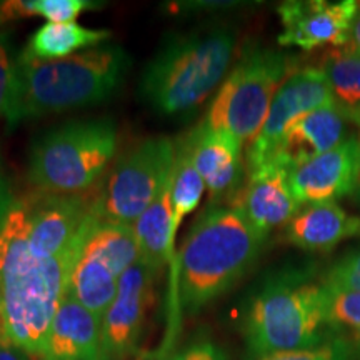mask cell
Returning a JSON list of instances; mask_svg holds the SVG:
<instances>
[{"instance_id":"1","label":"cell","mask_w":360,"mask_h":360,"mask_svg":"<svg viewBox=\"0 0 360 360\" xmlns=\"http://www.w3.org/2000/svg\"><path fill=\"white\" fill-rule=\"evenodd\" d=\"M80 245L56 259L34 257L24 199L13 202L0 232V314L8 342L25 354L42 355Z\"/></svg>"},{"instance_id":"2","label":"cell","mask_w":360,"mask_h":360,"mask_svg":"<svg viewBox=\"0 0 360 360\" xmlns=\"http://www.w3.org/2000/svg\"><path fill=\"white\" fill-rule=\"evenodd\" d=\"M130 67L120 45H96L58 60H37L22 52L15 60L6 119L11 127L27 119L92 105L120 87Z\"/></svg>"},{"instance_id":"3","label":"cell","mask_w":360,"mask_h":360,"mask_svg":"<svg viewBox=\"0 0 360 360\" xmlns=\"http://www.w3.org/2000/svg\"><path fill=\"white\" fill-rule=\"evenodd\" d=\"M265 238L237 207H212L192 225L177 262L172 292L179 307L197 312L240 281Z\"/></svg>"},{"instance_id":"4","label":"cell","mask_w":360,"mask_h":360,"mask_svg":"<svg viewBox=\"0 0 360 360\" xmlns=\"http://www.w3.org/2000/svg\"><path fill=\"white\" fill-rule=\"evenodd\" d=\"M250 355L310 349L337 334L327 319V290L307 269H289L265 281L244 322Z\"/></svg>"},{"instance_id":"5","label":"cell","mask_w":360,"mask_h":360,"mask_svg":"<svg viewBox=\"0 0 360 360\" xmlns=\"http://www.w3.org/2000/svg\"><path fill=\"white\" fill-rule=\"evenodd\" d=\"M236 34L219 29L172 35L148 62L141 96L162 115H186L222 82L231 65Z\"/></svg>"},{"instance_id":"6","label":"cell","mask_w":360,"mask_h":360,"mask_svg":"<svg viewBox=\"0 0 360 360\" xmlns=\"http://www.w3.org/2000/svg\"><path fill=\"white\" fill-rule=\"evenodd\" d=\"M117 148L110 120L69 122L35 142L29 159V180L45 193L80 195L97 182Z\"/></svg>"},{"instance_id":"7","label":"cell","mask_w":360,"mask_h":360,"mask_svg":"<svg viewBox=\"0 0 360 360\" xmlns=\"http://www.w3.org/2000/svg\"><path fill=\"white\" fill-rule=\"evenodd\" d=\"M289 57L282 52L265 47L245 49L202 122L236 135L242 143H252L267 119L274 96L289 75Z\"/></svg>"},{"instance_id":"8","label":"cell","mask_w":360,"mask_h":360,"mask_svg":"<svg viewBox=\"0 0 360 360\" xmlns=\"http://www.w3.org/2000/svg\"><path fill=\"white\" fill-rule=\"evenodd\" d=\"M177 146L169 137H152L127 152L112 170L92 204L101 220L134 225L157 200L174 172Z\"/></svg>"},{"instance_id":"9","label":"cell","mask_w":360,"mask_h":360,"mask_svg":"<svg viewBox=\"0 0 360 360\" xmlns=\"http://www.w3.org/2000/svg\"><path fill=\"white\" fill-rule=\"evenodd\" d=\"M330 102H334V97L321 67L289 72L274 96L262 129L247 148L249 170L269 164L283 134L304 115Z\"/></svg>"},{"instance_id":"10","label":"cell","mask_w":360,"mask_h":360,"mask_svg":"<svg viewBox=\"0 0 360 360\" xmlns=\"http://www.w3.org/2000/svg\"><path fill=\"white\" fill-rule=\"evenodd\" d=\"M24 204L30 254L42 260L77 249L96 219L92 204L80 195L42 192L25 197Z\"/></svg>"},{"instance_id":"11","label":"cell","mask_w":360,"mask_h":360,"mask_svg":"<svg viewBox=\"0 0 360 360\" xmlns=\"http://www.w3.org/2000/svg\"><path fill=\"white\" fill-rule=\"evenodd\" d=\"M359 4L354 0H292L277 8L282 32L277 42L282 47L304 51L335 45L344 47L350 40V29L357 15Z\"/></svg>"},{"instance_id":"12","label":"cell","mask_w":360,"mask_h":360,"mask_svg":"<svg viewBox=\"0 0 360 360\" xmlns=\"http://www.w3.org/2000/svg\"><path fill=\"white\" fill-rule=\"evenodd\" d=\"M157 274L142 259L119 278L114 302L102 317V342L107 360H125L137 347Z\"/></svg>"},{"instance_id":"13","label":"cell","mask_w":360,"mask_h":360,"mask_svg":"<svg viewBox=\"0 0 360 360\" xmlns=\"http://www.w3.org/2000/svg\"><path fill=\"white\" fill-rule=\"evenodd\" d=\"M360 146L350 137L340 146L289 172L292 193L300 205L335 204L357 188Z\"/></svg>"},{"instance_id":"14","label":"cell","mask_w":360,"mask_h":360,"mask_svg":"<svg viewBox=\"0 0 360 360\" xmlns=\"http://www.w3.org/2000/svg\"><path fill=\"white\" fill-rule=\"evenodd\" d=\"M350 127H357L352 117L335 102L327 103L304 115L283 134L270 162L290 172L354 137Z\"/></svg>"},{"instance_id":"15","label":"cell","mask_w":360,"mask_h":360,"mask_svg":"<svg viewBox=\"0 0 360 360\" xmlns=\"http://www.w3.org/2000/svg\"><path fill=\"white\" fill-rule=\"evenodd\" d=\"M233 207L242 210L255 231L267 237L272 229L289 222L302 205L292 193L289 172L269 162L249 170V179L237 193Z\"/></svg>"},{"instance_id":"16","label":"cell","mask_w":360,"mask_h":360,"mask_svg":"<svg viewBox=\"0 0 360 360\" xmlns=\"http://www.w3.org/2000/svg\"><path fill=\"white\" fill-rule=\"evenodd\" d=\"M182 142L212 199H222L237 191L244 170V143L236 135L200 122Z\"/></svg>"},{"instance_id":"17","label":"cell","mask_w":360,"mask_h":360,"mask_svg":"<svg viewBox=\"0 0 360 360\" xmlns=\"http://www.w3.org/2000/svg\"><path fill=\"white\" fill-rule=\"evenodd\" d=\"M39 359L107 360L102 342V321L65 292Z\"/></svg>"},{"instance_id":"18","label":"cell","mask_w":360,"mask_h":360,"mask_svg":"<svg viewBox=\"0 0 360 360\" xmlns=\"http://www.w3.org/2000/svg\"><path fill=\"white\" fill-rule=\"evenodd\" d=\"M360 236V219L337 204H317L300 209L283 225V238L304 250H330Z\"/></svg>"},{"instance_id":"19","label":"cell","mask_w":360,"mask_h":360,"mask_svg":"<svg viewBox=\"0 0 360 360\" xmlns=\"http://www.w3.org/2000/svg\"><path fill=\"white\" fill-rule=\"evenodd\" d=\"M137 237L141 259L155 274L165 264H174V240L179 229L174 224L172 177L157 200L132 225Z\"/></svg>"},{"instance_id":"20","label":"cell","mask_w":360,"mask_h":360,"mask_svg":"<svg viewBox=\"0 0 360 360\" xmlns=\"http://www.w3.org/2000/svg\"><path fill=\"white\" fill-rule=\"evenodd\" d=\"M117 289H119V278L101 259L85 252L80 245L77 259L72 265L67 292L82 307L102 321L110 304L114 302Z\"/></svg>"},{"instance_id":"21","label":"cell","mask_w":360,"mask_h":360,"mask_svg":"<svg viewBox=\"0 0 360 360\" xmlns=\"http://www.w3.org/2000/svg\"><path fill=\"white\" fill-rule=\"evenodd\" d=\"M82 249L101 259L117 278L141 260L132 225L105 222L97 215L85 233Z\"/></svg>"},{"instance_id":"22","label":"cell","mask_w":360,"mask_h":360,"mask_svg":"<svg viewBox=\"0 0 360 360\" xmlns=\"http://www.w3.org/2000/svg\"><path fill=\"white\" fill-rule=\"evenodd\" d=\"M110 37L109 30H96L82 27L77 22L45 24L35 30L24 53L37 60H58L74 56L79 51L96 47Z\"/></svg>"},{"instance_id":"23","label":"cell","mask_w":360,"mask_h":360,"mask_svg":"<svg viewBox=\"0 0 360 360\" xmlns=\"http://www.w3.org/2000/svg\"><path fill=\"white\" fill-rule=\"evenodd\" d=\"M321 70L334 102L352 117L360 129V52L350 45L332 49L323 57Z\"/></svg>"},{"instance_id":"24","label":"cell","mask_w":360,"mask_h":360,"mask_svg":"<svg viewBox=\"0 0 360 360\" xmlns=\"http://www.w3.org/2000/svg\"><path fill=\"white\" fill-rule=\"evenodd\" d=\"M92 0H8L0 4V20H20L44 17L49 24L74 22L85 11L98 8Z\"/></svg>"},{"instance_id":"25","label":"cell","mask_w":360,"mask_h":360,"mask_svg":"<svg viewBox=\"0 0 360 360\" xmlns=\"http://www.w3.org/2000/svg\"><path fill=\"white\" fill-rule=\"evenodd\" d=\"M205 184L193 167L187 147L180 141L175 152V164L172 172V207L174 224L179 229L180 220L195 210L204 193Z\"/></svg>"},{"instance_id":"26","label":"cell","mask_w":360,"mask_h":360,"mask_svg":"<svg viewBox=\"0 0 360 360\" xmlns=\"http://www.w3.org/2000/svg\"><path fill=\"white\" fill-rule=\"evenodd\" d=\"M326 285V283H323ZM327 319L337 335L349 334L360 339V292L327 287Z\"/></svg>"},{"instance_id":"27","label":"cell","mask_w":360,"mask_h":360,"mask_svg":"<svg viewBox=\"0 0 360 360\" xmlns=\"http://www.w3.org/2000/svg\"><path fill=\"white\" fill-rule=\"evenodd\" d=\"M355 347L347 337L334 335L310 349L249 355L247 360H352Z\"/></svg>"},{"instance_id":"28","label":"cell","mask_w":360,"mask_h":360,"mask_svg":"<svg viewBox=\"0 0 360 360\" xmlns=\"http://www.w3.org/2000/svg\"><path fill=\"white\" fill-rule=\"evenodd\" d=\"M327 287L360 292V247L335 260L322 276Z\"/></svg>"},{"instance_id":"29","label":"cell","mask_w":360,"mask_h":360,"mask_svg":"<svg viewBox=\"0 0 360 360\" xmlns=\"http://www.w3.org/2000/svg\"><path fill=\"white\" fill-rule=\"evenodd\" d=\"M13 72H15V60L11 57L6 35H0V117H6L8 103H11Z\"/></svg>"},{"instance_id":"30","label":"cell","mask_w":360,"mask_h":360,"mask_svg":"<svg viewBox=\"0 0 360 360\" xmlns=\"http://www.w3.org/2000/svg\"><path fill=\"white\" fill-rule=\"evenodd\" d=\"M165 360H227V355L215 342L204 339L192 342Z\"/></svg>"},{"instance_id":"31","label":"cell","mask_w":360,"mask_h":360,"mask_svg":"<svg viewBox=\"0 0 360 360\" xmlns=\"http://www.w3.org/2000/svg\"><path fill=\"white\" fill-rule=\"evenodd\" d=\"M13 202H15V197H13L11 191V184L0 174V232H2L4 224H6L7 215L11 212Z\"/></svg>"},{"instance_id":"32","label":"cell","mask_w":360,"mask_h":360,"mask_svg":"<svg viewBox=\"0 0 360 360\" xmlns=\"http://www.w3.org/2000/svg\"><path fill=\"white\" fill-rule=\"evenodd\" d=\"M0 360H29V354L12 345L11 342H4L0 344Z\"/></svg>"},{"instance_id":"33","label":"cell","mask_w":360,"mask_h":360,"mask_svg":"<svg viewBox=\"0 0 360 360\" xmlns=\"http://www.w3.org/2000/svg\"><path fill=\"white\" fill-rule=\"evenodd\" d=\"M347 45H350V47L360 52V4H359L357 15H355V19H354L352 29H350V40Z\"/></svg>"},{"instance_id":"34","label":"cell","mask_w":360,"mask_h":360,"mask_svg":"<svg viewBox=\"0 0 360 360\" xmlns=\"http://www.w3.org/2000/svg\"><path fill=\"white\" fill-rule=\"evenodd\" d=\"M4 342H8V339H7V332H6V323H4L2 314H0V344H4Z\"/></svg>"},{"instance_id":"35","label":"cell","mask_w":360,"mask_h":360,"mask_svg":"<svg viewBox=\"0 0 360 360\" xmlns=\"http://www.w3.org/2000/svg\"><path fill=\"white\" fill-rule=\"evenodd\" d=\"M355 342H357V349H355V354H360V339L355 340Z\"/></svg>"},{"instance_id":"36","label":"cell","mask_w":360,"mask_h":360,"mask_svg":"<svg viewBox=\"0 0 360 360\" xmlns=\"http://www.w3.org/2000/svg\"><path fill=\"white\" fill-rule=\"evenodd\" d=\"M357 197H359V202H360V184L357 186Z\"/></svg>"},{"instance_id":"37","label":"cell","mask_w":360,"mask_h":360,"mask_svg":"<svg viewBox=\"0 0 360 360\" xmlns=\"http://www.w3.org/2000/svg\"><path fill=\"white\" fill-rule=\"evenodd\" d=\"M359 146H360V137H359Z\"/></svg>"}]
</instances>
